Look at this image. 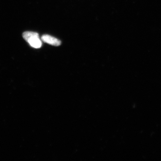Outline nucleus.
<instances>
[{"label":"nucleus","instance_id":"obj_1","mask_svg":"<svg viewBox=\"0 0 161 161\" xmlns=\"http://www.w3.org/2000/svg\"><path fill=\"white\" fill-rule=\"evenodd\" d=\"M23 37L30 45L35 48H40L42 46V42L39 38V35L37 32L32 31L24 32Z\"/></svg>","mask_w":161,"mask_h":161},{"label":"nucleus","instance_id":"obj_2","mask_svg":"<svg viewBox=\"0 0 161 161\" xmlns=\"http://www.w3.org/2000/svg\"><path fill=\"white\" fill-rule=\"evenodd\" d=\"M41 40L43 42L53 46H60L61 43V41L60 40L48 35H43L41 37Z\"/></svg>","mask_w":161,"mask_h":161}]
</instances>
